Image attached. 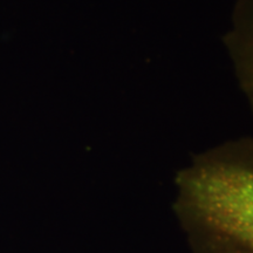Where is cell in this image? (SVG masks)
Here are the masks:
<instances>
[{
  "label": "cell",
  "instance_id": "6da1fadb",
  "mask_svg": "<svg viewBox=\"0 0 253 253\" xmlns=\"http://www.w3.org/2000/svg\"><path fill=\"white\" fill-rule=\"evenodd\" d=\"M189 253H253V137L194 158L176 179Z\"/></svg>",
  "mask_w": 253,
  "mask_h": 253
},
{
  "label": "cell",
  "instance_id": "7a4b0ae2",
  "mask_svg": "<svg viewBox=\"0 0 253 253\" xmlns=\"http://www.w3.org/2000/svg\"><path fill=\"white\" fill-rule=\"evenodd\" d=\"M237 80L253 112V0H240L226 36Z\"/></svg>",
  "mask_w": 253,
  "mask_h": 253
}]
</instances>
